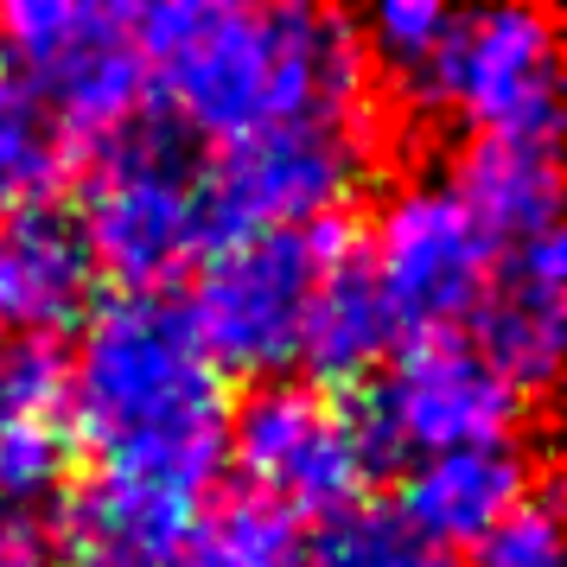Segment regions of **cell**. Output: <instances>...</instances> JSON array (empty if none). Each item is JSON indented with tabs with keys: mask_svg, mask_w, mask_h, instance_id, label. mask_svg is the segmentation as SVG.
Listing matches in <instances>:
<instances>
[{
	"mask_svg": "<svg viewBox=\"0 0 567 567\" xmlns=\"http://www.w3.org/2000/svg\"><path fill=\"white\" fill-rule=\"evenodd\" d=\"M147 90L179 128L243 147L256 134L363 122V39L319 7L185 0L141 13Z\"/></svg>",
	"mask_w": 567,
	"mask_h": 567,
	"instance_id": "obj_1",
	"label": "cell"
},
{
	"mask_svg": "<svg viewBox=\"0 0 567 567\" xmlns=\"http://www.w3.org/2000/svg\"><path fill=\"white\" fill-rule=\"evenodd\" d=\"M64 421L90 440L96 472L154 478L205 497L224 460V377L210 370L185 307L159 293L109 300L83 326L78 358L64 363Z\"/></svg>",
	"mask_w": 567,
	"mask_h": 567,
	"instance_id": "obj_2",
	"label": "cell"
},
{
	"mask_svg": "<svg viewBox=\"0 0 567 567\" xmlns=\"http://www.w3.org/2000/svg\"><path fill=\"white\" fill-rule=\"evenodd\" d=\"M0 58L13 71V96L45 134L115 141L128 134L147 96L141 64V13L90 7V0H20L0 20Z\"/></svg>",
	"mask_w": 567,
	"mask_h": 567,
	"instance_id": "obj_3",
	"label": "cell"
},
{
	"mask_svg": "<svg viewBox=\"0 0 567 567\" xmlns=\"http://www.w3.org/2000/svg\"><path fill=\"white\" fill-rule=\"evenodd\" d=\"M332 268L338 243L326 230H249L210 249L185 307V326L210 370L268 377L281 363H300L312 300Z\"/></svg>",
	"mask_w": 567,
	"mask_h": 567,
	"instance_id": "obj_4",
	"label": "cell"
},
{
	"mask_svg": "<svg viewBox=\"0 0 567 567\" xmlns=\"http://www.w3.org/2000/svg\"><path fill=\"white\" fill-rule=\"evenodd\" d=\"M414 109L453 115L478 141H548L561 109V39L536 7L446 13L427 64L402 90Z\"/></svg>",
	"mask_w": 567,
	"mask_h": 567,
	"instance_id": "obj_5",
	"label": "cell"
},
{
	"mask_svg": "<svg viewBox=\"0 0 567 567\" xmlns=\"http://www.w3.org/2000/svg\"><path fill=\"white\" fill-rule=\"evenodd\" d=\"M78 230L96 268L147 293L166 275H179L192 256H205V243L217 236L210 185L192 154H179V141L128 128L103 141Z\"/></svg>",
	"mask_w": 567,
	"mask_h": 567,
	"instance_id": "obj_6",
	"label": "cell"
},
{
	"mask_svg": "<svg viewBox=\"0 0 567 567\" xmlns=\"http://www.w3.org/2000/svg\"><path fill=\"white\" fill-rule=\"evenodd\" d=\"M363 275L383 300L389 326H409L414 338H434L446 326H460L465 312H478L491 281V236L478 230V217L465 210L453 179H402L389 192L370 236H363Z\"/></svg>",
	"mask_w": 567,
	"mask_h": 567,
	"instance_id": "obj_7",
	"label": "cell"
},
{
	"mask_svg": "<svg viewBox=\"0 0 567 567\" xmlns=\"http://www.w3.org/2000/svg\"><path fill=\"white\" fill-rule=\"evenodd\" d=\"M224 440L236 446L256 497L287 516L351 511L377 465V440L363 427V414H351L338 395L312 383H261L236 409Z\"/></svg>",
	"mask_w": 567,
	"mask_h": 567,
	"instance_id": "obj_8",
	"label": "cell"
},
{
	"mask_svg": "<svg viewBox=\"0 0 567 567\" xmlns=\"http://www.w3.org/2000/svg\"><path fill=\"white\" fill-rule=\"evenodd\" d=\"M516 414H523V395L497 377V363L472 338L434 332L414 338L402 358H389L363 427L377 440V453L389 446L421 465L440 453H460V446L511 440Z\"/></svg>",
	"mask_w": 567,
	"mask_h": 567,
	"instance_id": "obj_9",
	"label": "cell"
},
{
	"mask_svg": "<svg viewBox=\"0 0 567 567\" xmlns=\"http://www.w3.org/2000/svg\"><path fill=\"white\" fill-rule=\"evenodd\" d=\"M370 173V128L363 122H319V128L256 134L243 147H224L210 185L217 230H319L358 179Z\"/></svg>",
	"mask_w": 567,
	"mask_h": 567,
	"instance_id": "obj_10",
	"label": "cell"
},
{
	"mask_svg": "<svg viewBox=\"0 0 567 567\" xmlns=\"http://www.w3.org/2000/svg\"><path fill=\"white\" fill-rule=\"evenodd\" d=\"M90 281L96 261L78 217L32 192H0V338L39 344L45 332H64L90 300Z\"/></svg>",
	"mask_w": 567,
	"mask_h": 567,
	"instance_id": "obj_11",
	"label": "cell"
},
{
	"mask_svg": "<svg viewBox=\"0 0 567 567\" xmlns=\"http://www.w3.org/2000/svg\"><path fill=\"white\" fill-rule=\"evenodd\" d=\"M561 230L529 243H504L491 261L485 300H478V351L497 363V377L523 395L555 377L561 358Z\"/></svg>",
	"mask_w": 567,
	"mask_h": 567,
	"instance_id": "obj_12",
	"label": "cell"
},
{
	"mask_svg": "<svg viewBox=\"0 0 567 567\" xmlns=\"http://www.w3.org/2000/svg\"><path fill=\"white\" fill-rule=\"evenodd\" d=\"M529 504V453L511 440L460 446L421 460L402 485V523L421 529L434 548H478V542Z\"/></svg>",
	"mask_w": 567,
	"mask_h": 567,
	"instance_id": "obj_13",
	"label": "cell"
},
{
	"mask_svg": "<svg viewBox=\"0 0 567 567\" xmlns=\"http://www.w3.org/2000/svg\"><path fill=\"white\" fill-rule=\"evenodd\" d=\"M64 465V363L45 344L0 351V511L45 497Z\"/></svg>",
	"mask_w": 567,
	"mask_h": 567,
	"instance_id": "obj_14",
	"label": "cell"
},
{
	"mask_svg": "<svg viewBox=\"0 0 567 567\" xmlns=\"http://www.w3.org/2000/svg\"><path fill=\"white\" fill-rule=\"evenodd\" d=\"M453 192L478 217V230L491 236V249L555 230V205H561V179H555L548 141H478L460 159Z\"/></svg>",
	"mask_w": 567,
	"mask_h": 567,
	"instance_id": "obj_15",
	"label": "cell"
},
{
	"mask_svg": "<svg viewBox=\"0 0 567 567\" xmlns=\"http://www.w3.org/2000/svg\"><path fill=\"white\" fill-rule=\"evenodd\" d=\"M389 312L377 300V287L363 275V261H344L326 275L319 300H312V319H307V344H300V363H312L319 377H363L370 363L383 358L389 344Z\"/></svg>",
	"mask_w": 567,
	"mask_h": 567,
	"instance_id": "obj_16",
	"label": "cell"
},
{
	"mask_svg": "<svg viewBox=\"0 0 567 567\" xmlns=\"http://www.w3.org/2000/svg\"><path fill=\"white\" fill-rule=\"evenodd\" d=\"M179 567H300V529L293 516L249 497H224L198 511L179 548Z\"/></svg>",
	"mask_w": 567,
	"mask_h": 567,
	"instance_id": "obj_17",
	"label": "cell"
},
{
	"mask_svg": "<svg viewBox=\"0 0 567 567\" xmlns=\"http://www.w3.org/2000/svg\"><path fill=\"white\" fill-rule=\"evenodd\" d=\"M300 567H453V555L434 548L421 529H409L402 511L351 504L312 529V542L300 548Z\"/></svg>",
	"mask_w": 567,
	"mask_h": 567,
	"instance_id": "obj_18",
	"label": "cell"
},
{
	"mask_svg": "<svg viewBox=\"0 0 567 567\" xmlns=\"http://www.w3.org/2000/svg\"><path fill=\"white\" fill-rule=\"evenodd\" d=\"M472 567H561V529H555V511L548 504H523L516 516H504L485 542Z\"/></svg>",
	"mask_w": 567,
	"mask_h": 567,
	"instance_id": "obj_19",
	"label": "cell"
},
{
	"mask_svg": "<svg viewBox=\"0 0 567 567\" xmlns=\"http://www.w3.org/2000/svg\"><path fill=\"white\" fill-rule=\"evenodd\" d=\"M52 173V134L32 122V109L0 78V192H27Z\"/></svg>",
	"mask_w": 567,
	"mask_h": 567,
	"instance_id": "obj_20",
	"label": "cell"
},
{
	"mask_svg": "<svg viewBox=\"0 0 567 567\" xmlns=\"http://www.w3.org/2000/svg\"><path fill=\"white\" fill-rule=\"evenodd\" d=\"M0 567H39V548H32L27 523L0 511Z\"/></svg>",
	"mask_w": 567,
	"mask_h": 567,
	"instance_id": "obj_21",
	"label": "cell"
}]
</instances>
